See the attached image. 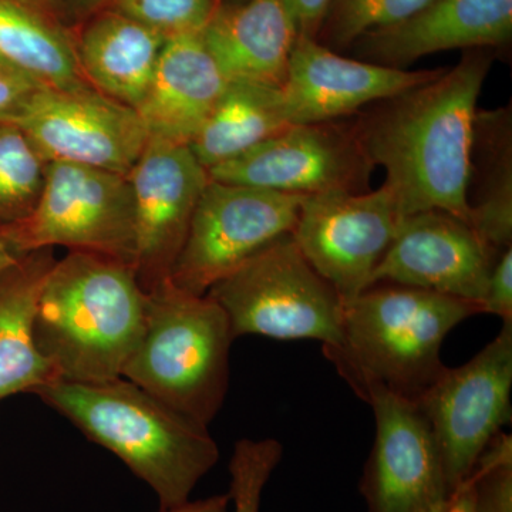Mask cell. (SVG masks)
Masks as SVG:
<instances>
[{"instance_id":"obj_1","label":"cell","mask_w":512,"mask_h":512,"mask_svg":"<svg viewBox=\"0 0 512 512\" xmlns=\"http://www.w3.org/2000/svg\"><path fill=\"white\" fill-rule=\"evenodd\" d=\"M491 63L483 49L470 50L436 79L377 101L353 121L367 158L386 170L383 187L403 218L436 210L470 224L474 120Z\"/></svg>"},{"instance_id":"obj_2","label":"cell","mask_w":512,"mask_h":512,"mask_svg":"<svg viewBox=\"0 0 512 512\" xmlns=\"http://www.w3.org/2000/svg\"><path fill=\"white\" fill-rule=\"evenodd\" d=\"M35 394L87 439L119 457L157 494L160 511L190 501L220 458L208 427L124 377L97 383L53 380Z\"/></svg>"},{"instance_id":"obj_3","label":"cell","mask_w":512,"mask_h":512,"mask_svg":"<svg viewBox=\"0 0 512 512\" xmlns=\"http://www.w3.org/2000/svg\"><path fill=\"white\" fill-rule=\"evenodd\" d=\"M146 311L147 292L133 265L69 251L53 264L40 292L36 348L55 380L117 379L143 332Z\"/></svg>"},{"instance_id":"obj_4","label":"cell","mask_w":512,"mask_h":512,"mask_svg":"<svg viewBox=\"0 0 512 512\" xmlns=\"http://www.w3.org/2000/svg\"><path fill=\"white\" fill-rule=\"evenodd\" d=\"M480 313L478 303L443 293L376 284L345 303L342 339L323 355L360 399L383 390L417 403L446 369L448 333Z\"/></svg>"},{"instance_id":"obj_5","label":"cell","mask_w":512,"mask_h":512,"mask_svg":"<svg viewBox=\"0 0 512 512\" xmlns=\"http://www.w3.org/2000/svg\"><path fill=\"white\" fill-rule=\"evenodd\" d=\"M234 340L227 313L214 299L168 278L147 292L143 332L121 377L210 427L227 397Z\"/></svg>"},{"instance_id":"obj_6","label":"cell","mask_w":512,"mask_h":512,"mask_svg":"<svg viewBox=\"0 0 512 512\" xmlns=\"http://www.w3.org/2000/svg\"><path fill=\"white\" fill-rule=\"evenodd\" d=\"M207 295L227 313L235 339H315L323 346L342 339L345 302L306 261L291 234L256 252Z\"/></svg>"},{"instance_id":"obj_7","label":"cell","mask_w":512,"mask_h":512,"mask_svg":"<svg viewBox=\"0 0 512 512\" xmlns=\"http://www.w3.org/2000/svg\"><path fill=\"white\" fill-rule=\"evenodd\" d=\"M0 237L18 256L64 247L134 266L136 218L127 175L50 163L35 210Z\"/></svg>"},{"instance_id":"obj_8","label":"cell","mask_w":512,"mask_h":512,"mask_svg":"<svg viewBox=\"0 0 512 512\" xmlns=\"http://www.w3.org/2000/svg\"><path fill=\"white\" fill-rule=\"evenodd\" d=\"M306 195L211 180L205 185L170 281L205 295L266 245L292 234Z\"/></svg>"},{"instance_id":"obj_9","label":"cell","mask_w":512,"mask_h":512,"mask_svg":"<svg viewBox=\"0 0 512 512\" xmlns=\"http://www.w3.org/2000/svg\"><path fill=\"white\" fill-rule=\"evenodd\" d=\"M512 320L470 362L447 367L417 407L439 447L450 493L473 473L485 448L511 421Z\"/></svg>"},{"instance_id":"obj_10","label":"cell","mask_w":512,"mask_h":512,"mask_svg":"<svg viewBox=\"0 0 512 512\" xmlns=\"http://www.w3.org/2000/svg\"><path fill=\"white\" fill-rule=\"evenodd\" d=\"M404 218L386 188L306 195L292 231L306 261L343 302L369 288Z\"/></svg>"},{"instance_id":"obj_11","label":"cell","mask_w":512,"mask_h":512,"mask_svg":"<svg viewBox=\"0 0 512 512\" xmlns=\"http://www.w3.org/2000/svg\"><path fill=\"white\" fill-rule=\"evenodd\" d=\"M375 168L353 121L335 120L289 126L208 175L220 183L312 195L369 191Z\"/></svg>"},{"instance_id":"obj_12","label":"cell","mask_w":512,"mask_h":512,"mask_svg":"<svg viewBox=\"0 0 512 512\" xmlns=\"http://www.w3.org/2000/svg\"><path fill=\"white\" fill-rule=\"evenodd\" d=\"M47 163H67L127 175L148 133L137 111L92 86L39 92L18 121Z\"/></svg>"},{"instance_id":"obj_13","label":"cell","mask_w":512,"mask_h":512,"mask_svg":"<svg viewBox=\"0 0 512 512\" xmlns=\"http://www.w3.org/2000/svg\"><path fill=\"white\" fill-rule=\"evenodd\" d=\"M376 439L360 493L369 512H443L450 498L436 439L416 403L383 390L367 393Z\"/></svg>"},{"instance_id":"obj_14","label":"cell","mask_w":512,"mask_h":512,"mask_svg":"<svg viewBox=\"0 0 512 512\" xmlns=\"http://www.w3.org/2000/svg\"><path fill=\"white\" fill-rule=\"evenodd\" d=\"M127 178L136 218L134 268L148 292L170 278L210 175L190 146L148 137Z\"/></svg>"},{"instance_id":"obj_15","label":"cell","mask_w":512,"mask_h":512,"mask_svg":"<svg viewBox=\"0 0 512 512\" xmlns=\"http://www.w3.org/2000/svg\"><path fill=\"white\" fill-rule=\"evenodd\" d=\"M500 255L460 218L443 211L419 212L400 224L370 286H412L483 308L488 279Z\"/></svg>"},{"instance_id":"obj_16","label":"cell","mask_w":512,"mask_h":512,"mask_svg":"<svg viewBox=\"0 0 512 512\" xmlns=\"http://www.w3.org/2000/svg\"><path fill=\"white\" fill-rule=\"evenodd\" d=\"M444 69H394L333 52L313 37L298 35L282 84L289 123L342 120L377 101L436 79Z\"/></svg>"},{"instance_id":"obj_17","label":"cell","mask_w":512,"mask_h":512,"mask_svg":"<svg viewBox=\"0 0 512 512\" xmlns=\"http://www.w3.org/2000/svg\"><path fill=\"white\" fill-rule=\"evenodd\" d=\"M512 35V0H429L409 18L372 30L353 45L365 62L407 69L453 49L505 45Z\"/></svg>"},{"instance_id":"obj_18","label":"cell","mask_w":512,"mask_h":512,"mask_svg":"<svg viewBox=\"0 0 512 512\" xmlns=\"http://www.w3.org/2000/svg\"><path fill=\"white\" fill-rule=\"evenodd\" d=\"M227 84L201 33L165 40L146 96L136 109L148 137L190 146Z\"/></svg>"},{"instance_id":"obj_19","label":"cell","mask_w":512,"mask_h":512,"mask_svg":"<svg viewBox=\"0 0 512 512\" xmlns=\"http://www.w3.org/2000/svg\"><path fill=\"white\" fill-rule=\"evenodd\" d=\"M201 37L227 82L282 87L298 30L284 0H247L215 10Z\"/></svg>"},{"instance_id":"obj_20","label":"cell","mask_w":512,"mask_h":512,"mask_svg":"<svg viewBox=\"0 0 512 512\" xmlns=\"http://www.w3.org/2000/svg\"><path fill=\"white\" fill-rule=\"evenodd\" d=\"M165 40L110 9L84 29L74 50L80 72L94 90L136 110L156 72Z\"/></svg>"},{"instance_id":"obj_21","label":"cell","mask_w":512,"mask_h":512,"mask_svg":"<svg viewBox=\"0 0 512 512\" xmlns=\"http://www.w3.org/2000/svg\"><path fill=\"white\" fill-rule=\"evenodd\" d=\"M55 262L53 248L39 249L0 271V400L55 380L33 335L40 292Z\"/></svg>"},{"instance_id":"obj_22","label":"cell","mask_w":512,"mask_h":512,"mask_svg":"<svg viewBox=\"0 0 512 512\" xmlns=\"http://www.w3.org/2000/svg\"><path fill=\"white\" fill-rule=\"evenodd\" d=\"M467 202L470 225L498 254L512 247V114L477 110Z\"/></svg>"},{"instance_id":"obj_23","label":"cell","mask_w":512,"mask_h":512,"mask_svg":"<svg viewBox=\"0 0 512 512\" xmlns=\"http://www.w3.org/2000/svg\"><path fill=\"white\" fill-rule=\"evenodd\" d=\"M291 126L281 86L228 82L190 148L207 171Z\"/></svg>"},{"instance_id":"obj_24","label":"cell","mask_w":512,"mask_h":512,"mask_svg":"<svg viewBox=\"0 0 512 512\" xmlns=\"http://www.w3.org/2000/svg\"><path fill=\"white\" fill-rule=\"evenodd\" d=\"M0 59L50 89L90 86L73 43L18 0H0Z\"/></svg>"},{"instance_id":"obj_25","label":"cell","mask_w":512,"mask_h":512,"mask_svg":"<svg viewBox=\"0 0 512 512\" xmlns=\"http://www.w3.org/2000/svg\"><path fill=\"white\" fill-rule=\"evenodd\" d=\"M47 165L18 124L0 121V231L26 220L35 210Z\"/></svg>"},{"instance_id":"obj_26","label":"cell","mask_w":512,"mask_h":512,"mask_svg":"<svg viewBox=\"0 0 512 512\" xmlns=\"http://www.w3.org/2000/svg\"><path fill=\"white\" fill-rule=\"evenodd\" d=\"M427 2L429 0H333L322 29L326 30L330 45L345 49L372 30L409 18Z\"/></svg>"},{"instance_id":"obj_27","label":"cell","mask_w":512,"mask_h":512,"mask_svg":"<svg viewBox=\"0 0 512 512\" xmlns=\"http://www.w3.org/2000/svg\"><path fill=\"white\" fill-rule=\"evenodd\" d=\"M282 458V444L275 439H242L229 460V500L234 512H259L265 485Z\"/></svg>"},{"instance_id":"obj_28","label":"cell","mask_w":512,"mask_h":512,"mask_svg":"<svg viewBox=\"0 0 512 512\" xmlns=\"http://www.w3.org/2000/svg\"><path fill=\"white\" fill-rule=\"evenodd\" d=\"M111 10L170 37L201 33L210 22L212 0H109Z\"/></svg>"},{"instance_id":"obj_29","label":"cell","mask_w":512,"mask_h":512,"mask_svg":"<svg viewBox=\"0 0 512 512\" xmlns=\"http://www.w3.org/2000/svg\"><path fill=\"white\" fill-rule=\"evenodd\" d=\"M480 512H512V439L501 431L485 448L473 473Z\"/></svg>"},{"instance_id":"obj_30","label":"cell","mask_w":512,"mask_h":512,"mask_svg":"<svg viewBox=\"0 0 512 512\" xmlns=\"http://www.w3.org/2000/svg\"><path fill=\"white\" fill-rule=\"evenodd\" d=\"M43 89L29 74L0 59V121L18 123Z\"/></svg>"},{"instance_id":"obj_31","label":"cell","mask_w":512,"mask_h":512,"mask_svg":"<svg viewBox=\"0 0 512 512\" xmlns=\"http://www.w3.org/2000/svg\"><path fill=\"white\" fill-rule=\"evenodd\" d=\"M481 305L483 313L512 320V247L498 256Z\"/></svg>"},{"instance_id":"obj_32","label":"cell","mask_w":512,"mask_h":512,"mask_svg":"<svg viewBox=\"0 0 512 512\" xmlns=\"http://www.w3.org/2000/svg\"><path fill=\"white\" fill-rule=\"evenodd\" d=\"M333 0H284L298 35L316 39L328 16Z\"/></svg>"},{"instance_id":"obj_33","label":"cell","mask_w":512,"mask_h":512,"mask_svg":"<svg viewBox=\"0 0 512 512\" xmlns=\"http://www.w3.org/2000/svg\"><path fill=\"white\" fill-rule=\"evenodd\" d=\"M443 512H480L471 476L453 491Z\"/></svg>"},{"instance_id":"obj_34","label":"cell","mask_w":512,"mask_h":512,"mask_svg":"<svg viewBox=\"0 0 512 512\" xmlns=\"http://www.w3.org/2000/svg\"><path fill=\"white\" fill-rule=\"evenodd\" d=\"M229 503L231 500L228 494H218L205 500L187 501L183 505L160 512H228Z\"/></svg>"},{"instance_id":"obj_35","label":"cell","mask_w":512,"mask_h":512,"mask_svg":"<svg viewBox=\"0 0 512 512\" xmlns=\"http://www.w3.org/2000/svg\"><path fill=\"white\" fill-rule=\"evenodd\" d=\"M20 256L16 255L15 252L10 249L9 245L6 244L5 239L0 237V271L8 268L13 262L18 261Z\"/></svg>"},{"instance_id":"obj_36","label":"cell","mask_w":512,"mask_h":512,"mask_svg":"<svg viewBox=\"0 0 512 512\" xmlns=\"http://www.w3.org/2000/svg\"><path fill=\"white\" fill-rule=\"evenodd\" d=\"M104 2H109V0H80V3L84 6H97Z\"/></svg>"},{"instance_id":"obj_37","label":"cell","mask_w":512,"mask_h":512,"mask_svg":"<svg viewBox=\"0 0 512 512\" xmlns=\"http://www.w3.org/2000/svg\"><path fill=\"white\" fill-rule=\"evenodd\" d=\"M45 2H50V0H45Z\"/></svg>"}]
</instances>
